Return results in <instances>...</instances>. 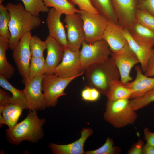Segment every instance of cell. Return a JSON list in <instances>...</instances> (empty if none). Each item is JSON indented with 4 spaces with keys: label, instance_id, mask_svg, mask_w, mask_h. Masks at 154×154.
I'll return each instance as SVG.
<instances>
[{
    "label": "cell",
    "instance_id": "b9f144b4",
    "mask_svg": "<svg viewBox=\"0 0 154 154\" xmlns=\"http://www.w3.org/2000/svg\"><path fill=\"white\" fill-rule=\"evenodd\" d=\"M4 1V0H0V5L2 4V2Z\"/></svg>",
    "mask_w": 154,
    "mask_h": 154
},
{
    "label": "cell",
    "instance_id": "f1b7e54d",
    "mask_svg": "<svg viewBox=\"0 0 154 154\" xmlns=\"http://www.w3.org/2000/svg\"><path fill=\"white\" fill-rule=\"evenodd\" d=\"M25 9L34 15L38 16L40 13H48L49 9L42 0H21Z\"/></svg>",
    "mask_w": 154,
    "mask_h": 154
},
{
    "label": "cell",
    "instance_id": "ac0fdd59",
    "mask_svg": "<svg viewBox=\"0 0 154 154\" xmlns=\"http://www.w3.org/2000/svg\"><path fill=\"white\" fill-rule=\"evenodd\" d=\"M47 54L45 59V74H53L63 59L64 49L54 39L48 35L45 40Z\"/></svg>",
    "mask_w": 154,
    "mask_h": 154
},
{
    "label": "cell",
    "instance_id": "d6986e66",
    "mask_svg": "<svg viewBox=\"0 0 154 154\" xmlns=\"http://www.w3.org/2000/svg\"><path fill=\"white\" fill-rule=\"evenodd\" d=\"M129 32L140 45L149 48L154 46V32L141 24L135 21Z\"/></svg>",
    "mask_w": 154,
    "mask_h": 154
},
{
    "label": "cell",
    "instance_id": "5b68a950",
    "mask_svg": "<svg viewBox=\"0 0 154 154\" xmlns=\"http://www.w3.org/2000/svg\"><path fill=\"white\" fill-rule=\"evenodd\" d=\"M78 77L63 78L53 74H44L42 80V88L46 108L55 106L59 98L66 94L64 91L67 86Z\"/></svg>",
    "mask_w": 154,
    "mask_h": 154
},
{
    "label": "cell",
    "instance_id": "2e32d148",
    "mask_svg": "<svg viewBox=\"0 0 154 154\" xmlns=\"http://www.w3.org/2000/svg\"><path fill=\"white\" fill-rule=\"evenodd\" d=\"M93 133L91 128H84L80 132V137L76 141L65 145L51 143L49 144L48 147L54 154H84L85 143Z\"/></svg>",
    "mask_w": 154,
    "mask_h": 154
},
{
    "label": "cell",
    "instance_id": "9c48e42d",
    "mask_svg": "<svg viewBox=\"0 0 154 154\" xmlns=\"http://www.w3.org/2000/svg\"><path fill=\"white\" fill-rule=\"evenodd\" d=\"M64 22L67 30L68 48L73 51L79 50L85 41L83 20L79 13L65 15Z\"/></svg>",
    "mask_w": 154,
    "mask_h": 154
},
{
    "label": "cell",
    "instance_id": "603a6c76",
    "mask_svg": "<svg viewBox=\"0 0 154 154\" xmlns=\"http://www.w3.org/2000/svg\"><path fill=\"white\" fill-rule=\"evenodd\" d=\"M9 48V40L0 36V74L7 79L14 75L15 69L7 60L6 52Z\"/></svg>",
    "mask_w": 154,
    "mask_h": 154
},
{
    "label": "cell",
    "instance_id": "8992f818",
    "mask_svg": "<svg viewBox=\"0 0 154 154\" xmlns=\"http://www.w3.org/2000/svg\"><path fill=\"white\" fill-rule=\"evenodd\" d=\"M80 52L81 64L85 70L88 66L102 62L109 57L112 52L109 47L103 39L92 43L84 41Z\"/></svg>",
    "mask_w": 154,
    "mask_h": 154
},
{
    "label": "cell",
    "instance_id": "4316f807",
    "mask_svg": "<svg viewBox=\"0 0 154 154\" xmlns=\"http://www.w3.org/2000/svg\"><path fill=\"white\" fill-rule=\"evenodd\" d=\"M45 59L42 57H32L29 68V79L38 77L45 74Z\"/></svg>",
    "mask_w": 154,
    "mask_h": 154
},
{
    "label": "cell",
    "instance_id": "ab89813d",
    "mask_svg": "<svg viewBox=\"0 0 154 154\" xmlns=\"http://www.w3.org/2000/svg\"><path fill=\"white\" fill-rule=\"evenodd\" d=\"M144 139L147 144L154 146V133L151 132L147 127L143 130Z\"/></svg>",
    "mask_w": 154,
    "mask_h": 154
},
{
    "label": "cell",
    "instance_id": "8d00e7d4",
    "mask_svg": "<svg viewBox=\"0 0 154 154\" xmlns=\"http://www.w3.org/2000/svg\"><path fill=\"white\" fill-rule=\"evenodd\" d=\"M10 94L2 89H0V106L7 105L11 103Z\"/></svg>",
    "mask_w": 154,
    "mask_h": 154
},
{
    "label": "cell",
    "instance_id": "30bf717a",
    "mask_svg": "<svg viewBox=\"0 0 154 154\" xmlns=\"http://www.w3.org/2000/svg\"><path fill=\"white\" fill-rule=\"evenodd\" d=\"M111 56L119 70L120 80L125 84L131 81L133 78L130 75L131 70L139 63V61L128 44L119 51L112 52Z\"/></svg>",
    "mask_w": 154,
    "mask_h": 154
},
{
    "label": "cell",
    "instance_id": "60d3db41",
    "mask_svg": "<svg viewBox=\"0 0 154 154\" xmlns=\"http://www.w3.org/2000/svg\"><path fill=\"white\" fill-rule=\"evenodd\" d=\"M142 154H154V146L146 143L143 146Z\"/></svg>",
    "mask_w": 154,
    "mask_h": 154
},
{
    "label": "cell",
    "instance_id": "6da1fadb",
    "mask_svg": "<svg viewBox=\"0 0 154 154\" xmlns=\"http://www.w3.org/2000/svg\"><path fill=\"white\" fill-rule=\"evenodd\" d=\"M44 118H40L37 111L29 110L25 119L13 127L6 130L7 141L17 145L23 141L32 143H38L44 135L43 127L45 124Z\"/></svg>",
    "mask_w": 154,
    "mask_h": 154
},
{
    "label": "cell",
    "instance_id": "44dd1931",
    "mask_svg": "<svg viewBox=\"0 0 154 154\" xmlns=\"http://www.w3.org/2000/svg\"><path fill=\"white\" fill-rule=\"evenodd\" d=\"M23 109L14 104L0 106V125H6L9 128L15 125Z\"/></svg>",
    "mask_w": 154,
    "mask_h": 154
},
{
    "label": "cell",
    "instance_id": "74e56055",
    "mask_svg": "<svg viewBox=\"0 0 154 154\" xmlns=\"http://www.w3.org/2000/svg\"><path fill=\"white\" fill-rule=\"evenodd\" d=\"M139 7L154 16V0H142Z\"/></svg>",
    "mask_w": 154,
    "mask_h": 154
},
{
    "label": "cell",
    "instance_id": "f546056e",
    "mask_svg": "<svg viewBox=\"0 0 154 154\" xmlns=\"http://www.w3.org/2000/svg\"><path fill=\"white\" fill-rule=\"evenodd\" d=\"M154 102V88L143 95L129 100L131 108L136 111L146 107Z\"/></svg>",
    "mask_w": 154,
    "mask_h": 154
},
{
    "label": "cell",
    "instance_id": "ba28073f",
    "mask_svg": "<svg viewBox=\"0 0 154 154\" xmlns=\"http://www.w3.org/2000/svg\"><path fill=\"white\" fill-rule=\"evenodd\" d=\"M32 36L31 32L25 34L13 50L12 54L18 71L24 84L29 79V68L32 57L30 41Z\"/></svg>",
    "mask_w": 154,
    "mask_h": 154
},
{
    "label": "cell",
    "instance_id": "d4e9b609",
    "mask_svg": "<svg viewBox=\"0 0 154 154\" xmlns=\"http://www.w3.org/2000/svg\"><path fill=\"white\" fill-rule=\"evenodd\" d=\"M0 86L2 88L10 92L11 104L17 105L23 110L28 109L27 102L23 90L17 89L13 86L4 76L0 74Z\"/></svg>",
    "mask_w": 154,
    "mask_h": 154
},
{
    "label": "cell",
    "instance_id": "7402d4cb",
    "mask_svg": "<svg viewBox=\"0 0 154 154\" xmlns=\"http://www.w3.org/2000/svg\"><path fill=\"white\" fill-rule=\"evenodd\" d=\"M98 12L109 22L119 24L112 0H89Z\"/></svg>",
    "mask_w": 154,
    "mask_h": 154
},
{
    "label": "cell",
    "instance_id": "ffe728a7",
    "mask_svg": "<svg viewBox=\"0 0 154 154\" xmlns=\"http://www.w3.org/2000/svg\"><path fill=\"white\" fill-rule=\"evenodd\" d=\"M124 35L128 45L138 58L143 72H144L154 50L138 44L133 38L129 32L125 28Z\"/></svg>",
    "mask_w": 154,
    "mask_h": 154
},
{
    "label": "cell",
    "instance_id": "f35d334b",
    "mask_svg": "<svg viewBox=\"0 0 154 154\" xmlns=\"http://www.w3.org/2000/svg\"><path fill=\"white\" fill-rule=\"evenodd\" d=\"M144 74L149 77H154V51L148 62Z\"/></svg>",
    "mask_w": 154,
    "mask_h": 154
},
{
    "label": "cell",
    "instance_id": "4dcf8cb0",
    "mask_svg": "<svg viewBox=\"0 0 154 154\" xmlns=\"http://www.w3.org/2000/svg\"><path fill=\"white\" fill-rule=\"evenodd\" d=\"M135 21L154 32V16L144 9L139 7L135 16Z\"/></svg>",
    "mask_w": 154,
    "mask_h": 154
},
{
    "label": "cell",
    "instance_id": "83f0119b",
    "mask_svg": "<svg viewBox=\"0 0 154 154\" xmlns=\"http://www.w3.org/2000/svg\"><path fill=\"white\" fill-rule=\"evenodd\" d=\"M10 19V14L6 7L0 5V36L9 40L11 37L9 27Z\"/></svg>",
    "mask_w": 154,
    "mask_h": 154
},
{
    "label": "cell",
    "instance_id": "e575fe53",
    "mask_svg": "<svg viewBox=\"0 0 154 154\" xmlns=\"http://www.w3.org/2000/svg\"><path fill=\"white\" fill-rule=\"evenodd\" d=\"M71 0L78 6L80 10H84L94 13H98L92 6L89 0Z\"/></svg>",
    "mask_w": 154,
    "mask_h": 154
},
{
    "label": "cell",
    "instance_id": "7c38bea8",
    "mask_svg": "<svg viewBox=\"0 0 154 154\" xmlns=\"http://www.w3.org/2000/svg\"><path fill=\"white\" fill-rule=\"evenodd\" d=\"M44 75L29 79L24 84L23 90L29 110L37 111L44 110L46 108L42 88V82Z\"/></svg>",
    "mask_w": 154,
    "mask_h": 154
},
{
    "label": "cell",
    "instance_id": "8fae6325",
    "mask_svg": "<svg viewBox=\"0 0 154 154\" xmlns=\"http://www.w3.org/2000/svg\"><path fill=\"white\" fill-rule=\"evenodd\" d=\"M80 50L73 51L69 48L64 50L62 60L53 73L60 77L69 78L79 76L85 72L81 66Z\"/></svg>",
    "mask_w": 154,
    "mask_h": 154
},
{
    "label": "cell",
    "instance_id": "3957f363",
    "mask_svg": "<svg viewBox=\"0 0 154 154\" xmlns=\"http://www.w3.org/2000/svg\"><path fill=\"white\" fill-rule=\"evenodd\" d=\"M84 73L89 86L96 89L105 96L112 82L120 78L119 70L111 57L88 66L85 69Z\"/></svg>",
    "mask_w": 154,
    "mask_h": 154
},
{
    "label": "cell",
    "instance_id": "cb8c5ba5",
    "mask_svg": "<svg viewBox=\"0 0 154 154\" xmlns=\"http://www.w3.org/2000/svg\"><path fill=\"white\" fill-rule=\"evenodd\" d=\"M133 92L131 89L127 87L120 80H117L112 82L106 96L109 101L129 99Z\"/></svg>",
    "mask_w": 154,
    "mask_h": 154
},
{
    "label": "cell",
    "instance_id": "4fadbf2b",
    "mask_svg": "<svg viewBox=\"0 0 154 154\" xmlns=\"http://www.w3.org/2000/svg\"><path fill=\"white\" fill-rule=\"evenodd\" d=\"M142 0H112L119 24L129 31Z\"/></svg>",
    "mask_w": 154,
    "mask_h": 154
},
{
    "label": "cell",
    "instance_id": "7a4b0ae2",
    "mask_svg": "<svg viewBox=\"0 0 154 154\" xmlns=\"http://www.w3.org/2000/svg\"><path fill=\"white\" fill-rule=\"evenodd\" d=\"M6 7L11 17L9 25L11 34L9 48L13 50L25 34L40 25L41 20L38 16L34 15L26 10L21 3L14 4L8 3Z\"/></svg>",
    "mask_w": 154,
    "mask_h": 154
},
{
    "label": "cell",
    "instance_id": "52a82bcc",
    "mask_svg": "<svg viewBox=\"0 0 154 154\" xmlns=\"http://www.w3.org/2000/svg\"><path fill=\"white\" fill-rule=\"evenodd\" d=\"M79 13L83 20L85 41L92 43L103 39L108 22L99 13H95L80 9Z\"/></svg>",
    "mask_w": 154,
    "mask_h": 154
},
{
    "label": "cell",
    "instance_id": "9a60e30c",
    "mask_svg": "<svg viewBox=\"0 0 154 154\" xmlns=\"http://www.w3.org/2000/svg\"><path fill=\"white\" fill-rule=\"evenodd\" d=\"M124 30L120 24L108 22L103 39L108 44L112 52L119 51L128 44Z\"/></svg>",
    "mask_w": 154,
    "mask_h": 154
},
{
    "label": "cell",
    "instance_id": "1f68e13d",
    "mask_svg": "<svg viewBox=\"0 0 154 154\" xmlns=\"http://www.w3.org/2000/svg\"><path fill=\"white\" fill-rule=\"evenodd\" d=\"M30 48L32 57H43L44 52L46 48V41L42 40L37 36H32L30 41Z\"/></svg>",
    "mask_w": 154,
    "mask_h": 154
},
{
    "label": "cell",
    "instance_id": "836d02e7",
    "mask_svg": "<svg viewBox=\"0 0 154 154\" xmlns=\"http://www.w3.org/2000/svg\"><path fill=\"white\" fill-rule=\"evenodd\" d=\"M100 92L96 89L90 87H86L82 91V100L85 101L94 102L99 98Z\"/></svg>",
    "mask_w": 154,
    "mask_h": 154
},
{
    "label": "cell",
    "instance_id": "d6a6232c",
    "mask_svg": "<svg viewBox=\"0 0 154 154\" xmlns=\"http://www.w3.org/2000/svg\"><path fill=\"white\" fill-rule=\"evenodd\" d=\"M120 151L117 147L114 145L113 139L110 137L106 139L105 143L98 149L85 152V154H115Z\"/></svg>",
    "mask_w": 154,
    "mask_h": 154
},
{
    "label": "cell",
    "instance_id": "d590c367",
    "mask_svg": "<svg viewBox=\"0 0 154 154\" xmlns=\"http://www.w3.org/2000/svg\"><path fill=\"white\" fill-rule=\"evenodd\" d=\"M143 141L139 139L129 149L127 153L129 154H142L143 148L144 146Z\"/></svg>",
    "mask_w": 154,
    "mask_h": 154
},
{
    "label": "cell",
    "instance_id": "5bb4252c",
    "mask_svg": "<svg viewBox=\"0 0 154 154\" xmlns=\"http://www.w3.org/2000/svg\"><path fill=\"white\" fill-rule=\"evenodd\" d=\"M62 14L53 8L49 9L46 19L49 35L56 40L64 50L68 48L67 36L60 20Z\"/></svg>",
    "mask_w": 154,
    "mask_h": 154
},
{
    "label": "cell",
    "instance_id": "e0dca14e",
    "mask_svg": "<svg viewBox=\"0 0 154 154\" xmlns=\"http://www.w3.org/2000/svg\"><path fill=\"white\" fill-rule=\"evenodd\" d=\"M135 69L136 72L135 79L125 84L133 91L130 98L131 99L141 97L154 88V77L143 74L139 66H136Z\"/></svg>",
    "mask_w": 154,
    "mask_h": 154
},
{
    "label": "cell",
    "instance_id": "277c9868",
    "mask_svg": "<svg viewBox=\"0 0 154 154\" xmlns=\"http://www.w3.org/2000/svg\"><path fill=\"white\" fill-rule=\"evenodd\" d=\"M104 117L115 127L121 128L134 123L137 116L131 108L129 99H122L108 100Z\"/></svg>",
    "mask_w": 154,
    "mask_h": 154
},
{
    "label": "cell",
    "instance_id": "484cf974",
    "mask_svg": "<svg viewBox=\"0 0 154 154\" xmlns=\"http://www.w3.org/2000/svg\"><path fill=\"white\" fill-rule=\"evenodd\" d=\"M48 7H52L65 15L79 13L76 8L67 0H42Z\"/></svg>",
    "mask_w": 154,
    "mask_h": 154
}]
</instances>
